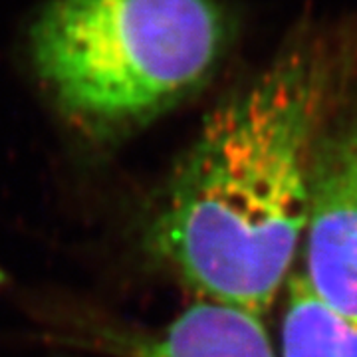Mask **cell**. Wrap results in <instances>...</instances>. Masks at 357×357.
<instances>
[{
  "mask_svg": "<svg viewBox=\"0 0 357 357\" xmlns=\"http://www.w3.org/2000/svg\"><path fill=\"white\" fill-rule=\"evenodd\" d=\"M326 91L324 56L296 46L206 117L173 171L149 246L206 302L262 316L290 280Z\"/></svg>",
  "mask_w": 357,
  "mask_h": 357,
  "instance_id": "1",
  "label": "cell"
},
{
  "mask_svg": "<svg viewBox=\"0 0 357 357\" xmlns=\"http://www.w3.org/2000/svg\"><path fill=\"white\" fill-rule=\"evenodd\" d=\"M218 0H52L32 28V60L64 115L114 137L203 86L229 48Z\"/></svg>",
  "mask_w": 357,
  "mask_h": 357,
  "instance_id": "2",
  "label": "cell"
},
{
  "mask_svg": "<svg viewBox=\"0 0 357 357\" xmlns=\"http://www.w3.org/2000/svg\"><path fill=\"white\" fill-rule=\"evenodd\" d=\"M302 243L307 290L357 324V119L316 139Z\"/></svg>",
  "mask_w": 357,
  "mask_h": 357,
  "instance_id": "3",
  "label": "cell"
},
{
  "mask_svg": "<svg viewBox=\"0 0 357 357\" xmlns=\"http://www.w3.org/2000/svg\"><path fill=\"white\" fill-rule=\"evenodd\" d=\"M262 316L201 300L163 332L135 340L133 357H276Z\"/></svg>",
  "mask_w": 357,
  "mask_h": 357,
  "instance_id": "4",
  "label": "cell"
},
{
  "mask_svg": "<svg viewBox=\"0 0 357 357\" xmlns=\"http://www.w3.org/2000/svg\"><path fill=\"white\" fill-rule=\"evenodd\" d=\"M280 357H357V324L324 306L300 274L286 282Z\"/></svg>",
  "mask_w": 357,
  "mask_h": 357,
  "instance_id": "5",
  "label": "cell"
}]
</instances>
